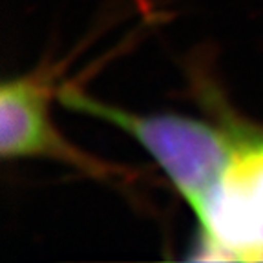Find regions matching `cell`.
Returning <instances> with one entry per match:
<instances>
[{
  "label": "cell",
  "instance_id": "6da1fadb",
  "mask_svg": "<svg viewBox=\"0 0 263 263\" xmlns=\"http://www.w3.org/2000/svg\"><path fill=\"white\" fill-rule=\"evenodd\" d=\"M62 104L115 124L132 136L161 166L190 209L216 185L247 134L223 130L183 115H139L99 103L77 90L59 91Z\"/></svg>",
  "mask_w": 263,
  "mask_h": 263
},
{
  "label": "cell",
  "instance_id": "7a4b0ae2",
  "mask_svg": "<svg viewBox=\"0 0 263 263\" xmlns=\"http://www.w3.org/2000/svg\"><path fill=\"white\" fill-rule=\"evenodd\" d=\"M197 259L263 261V134H249L194 206Z\"/></svg>",
  "mask_w": 263,
  "mask_h": 263
},
{
  "label": "cell",
  "instance_id": "3957f363",
  "mask_svg": "<svg viewBox=\"0 0 263 263\" xmlns=\"http://www.w3.org/2000/svg\"><path fill=\"white\" fill-rule=\"evenodd\" d=\"M49 84L44 75H22L0 86V154L4 159L48 157L104 174V164L62 139L49 119Z\"/></svg>",
  "mask_w": 263,
  "mask_h": 263
}]
</instances>
